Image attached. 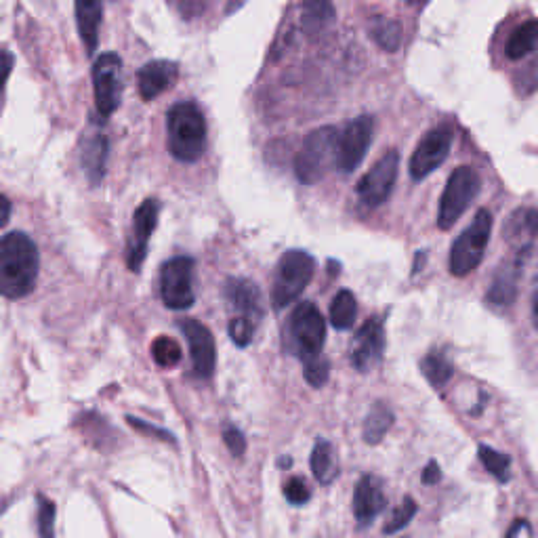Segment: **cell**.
Returning a JSON list of instances; mask_svg holds the SVG:
<instances>
[{
	"instance_id": "cell-1",
	"label": "cell",
	"mask_w": 538,
	"mask_h": 538,
	"mask_svg": "<svg viewBox=\"0 0 538 538\" xmlns=\"http://www.w3.org/2000/svg\"><path fill=\"white\" fill-rule=\"evenodd\" d=\"M38 248L22 232H13L0 240V295L22 299L30 295L38 278Z\"/></svg>"
},
{
	"instance_id": "cell-2",
	"label": "cell",
	"mask_w": 538,
	"mask_h": 538,
	"mask_svg": "<svg viewBox=\"0 0 538 538\" xmlns=\"http://www.w3.org/2000/svg\"><path fill=\"white\" fill-rule=\"evenodd\" d=\"M206 120L192 101H181L167 114L169 152L181 162H198L206 152Z\"/></svg>"
},
{
	"instance_id": "cell-3",
	"label": "cell",
	"mask_w": 538,
	"mask_h": 538,
	"mask_svg": "<svg viewBox=\"0 0 538 538\" xmlns=\"http://www.w3.org/2000/svg\"><path fill=\"white\" fill-rule=\"evenodd\" d=\"M339 129L320 127L309 133L295 158V175L299 183L314 185L337 167Z\"/></svg>"
},
{
	"instance_id": "cell-4",
	"label": "cell",
	"mask_w": 538,
	"mask_h": 538,
	"mask_svg": "<svg viewBox=\"0 0 538 538\" xmlns=\"http://www.w3.org/2000/svg\"><path fill=\"white\" fill-rule=\"evenodd\" d=\"M492 223H494L492 213L488 209H480L475 213L467 230L452 242L450 274L454 278H465L482 263L492 236Z\"/></svg>"
},
{
	"instance_id": "cell-5",
	"label": "cell",
	"mask_w": 538,
	"mask_h": 538,
	"mask_svg": "<svg viewBox=\"0 0 538 538\" xmlns=\"http://www.w3.org/2000/svg\"><path fill=\"white\" fill-rule=\"evenodd\" d=\"M482 190V179L471 167H459L454 169L452 175L448 177L446 190L440 200V211H438V227L440 230H450L454 227L465 211L469 209V204L478 198Z\"/></svg>"
},
{
	"instance_id": "cell-6",
	"label": "cell",
	"mask_w": 538,
	"mask_h": 538,
	"mask_svg": "<svg viewBox=\"0 0 538 538\" xmlns=\"http://www.w3.org/2000/svg\"><path fill=\"white\" fill-rule=\"evenodd\" d=\"M316 261L305 251H288L278 263V272L274 280V305L284 309L291 305L314 278Z\"/></svg>"
},
{
	"instance_id": "cell-7",
	"label": "cell",
	"mask_w": 538,
	"mask_h": 538,
	"mask_svg": "<svg viewBox=\"0 0 538 538\" xmlns=\"http://www.w3.org/2000/svg\"><path fill=\"white\" fill-rule=\"evenodd\" d=\"M160 295L164 305L175 312L194 305V261L190 257H175L162 265Z\"/></svg>"
},
{
	"instance_id": "cell-8",
	"label": "cell",
	"mask_w": 538,
	"mask_h": 538,
	"mask_svg": "<svg viewBox=\"0 0 538 538\" xmlns=\"http://www.w3.org/2000/svg\"><path fill=\"white\" fill-rule=\"evenodd\" d=\"M95 108L101 118H110L122 99V59L118 53H103L93 64Z\"/></svg>"
},
{
	"instance_id": "cell-9",
	"label": "cell",
	"mask_w": 538,
	"mask_h": 538,
	"mask_svg": "<svg viewBox=\"0 0 538 538\" xmlns=\"http://www.w3.org/2000/svg\"><path fill=\"white\" fill-rule=\"evenodd\" d=\"M291 339L301 360L322 354V345L326 339V322L314 303L303 301L297 305L291 316Z\"/></svg>"
},
{
	"instance_id": "cell-10",
	"label": "cell",
	"mask_w": 538,
	"mask_h": 538,
	"mask_svg": "<svg viewBox=\"0 0 538 538\" xmlns=\"http://www.w3.org/2000/svg\"><path fill=\"white\" fill-rule=\"evenodd\" d=\"M452 141L454 131L448 124L425 133L419 141L415 154L410 158V177L415 181H423L433 171L440 169L452 150Z\"/></svg>"
},
{
	"instance_id": "cell-11",
	"label": "cell",
	"mask_w": 538,
	"mask_h": 538,
	"mask_svg": "<svg viewBox=\"0 0 538 538\" xmlns=\"http://www.w3.org/2000/svg\"><path fill=\"white\" fill-rule=\"evenodd\" d=\"M372 135H375V118L372 116H358L339 131L337 167L343 173H354L360 167L370 148Z\"/></svg>"
},
{
	"instance_id": "cell-12",
	"label": "cell",
	"mask_w": 538,
	"mask_h": 538,
	"mask_svg": "<svg viewBox=\"0 0 538 538\" xmlns=\"http://www.w3.org/2000/svg\"><path fill=\"white\" fill-rule=\"evenodd\" d=\"M398 169H400V154L398 150H389L383 154L375 167H372L358 183V196L366 206H381L387 202V198L393 192V185L398 179Z\"/></svg>"
},
{
	"instance_id": "cell-13",
	"label": "cell",
	"mask_w": 538,
	"mask_h": 538,
	"mask_svg": "<svg viewBox=\"0 0 538 538\" xmlns=\"http://www.w3.org/2000/svg\"><path fill=\"white\" fill-rule=\"evenodd\" d=\"M160 217V202L156 198L143 200L133 215V236L129 240L127 265L131 272H139L148 255V240L156 232Z\"/></svg>"
},
{
	"instance_id": "cell-14",
	"label": "cell",
	"mask_w": 538,
	"mask_h": 538,
	"mask_svg": "<svg viewBox=\"0 0 538 538\" xmlns=\"http://www.w3.org/2000/svg\"><path fill=\"white\" fill-rule=\"evenodd\" d=\"M185 339L190 343V354L194 362V372L200 379H209L215 372L217 364V351L213 333L198 320H181L179 322Z\"/></svg>"
},
{
	"instance_id": "cell-15",
	"label": "cell",
	"mask_w": 538,
	"mask_h": 538,
	"mask_svg": "<svg viewBox=\"0 0 538 538\" xmlns=\"http://www.w3.org/2000/svg\"><path fill=\"white\" fill-rule=\"evenodd\" d=\"M385 349V330L379 318H370L362 324L351 343V364L360 372H368L379 364Z\"/></svg>"
},
{
	"instance_id": "cell-16",
	"label": "cell",
	"mask_w": 538,
	"mask_h": 538,
	"mask_svg": "<svg viewBox=\"0 0 538 538\" xmlns=\"http://www.w3.org/2000/svg\"><path fill=\"white\" fill-rule=\"evenodd\" d=\"M532 253V246H524L517 251L515 259L513 261H503V265L499 267V272H496L488 293H486V299L496 305V307H507L515 301V295H517V284H520V278L524 274V265L528 261Z\"/></svg>"
},
{
	"instance_id": "cell-17",
	"label": "cell",
	"mask_w": 538,
	"mask_h": 538,
	"mask_svg": "<svg viewBox=\"0 0 538 538\" xmlns=\"http://www.w3.org/2000/svg\"><path fill=\"white\" fill-rule=\"evenodd\" d=\"M137 76H139L141 99L152 101L175 85L179 76V66L171 59H156L143 66Z\"/></svg>"
},
{
	"instance_id": "cell-18",
	"label": "cell",
	"mask_w": 538,
	"mask_h": 538,
	"mask_svg": "<svg viewBox=\"0 0 538 538\" xmlns=\"http://www.w3.org/2000/svg\"><path fill=\"white\" fill-rule=\"evenodd\" d=\"M387 499H385V490L383 482L375 475H366V478L360 480L354 492V513L360 526H368L377 520V515L385 509Z\"/></svg>"
},
{
	"instance_id": "cell-19",
	"label": "cell",
	"mask_w": 538,
	"mask_h": 538,
	"mask_svg": "<svg viewBox=\"0 0 538 538\" xmlns=\"http://www.w3.org/2000/svg\"><path fill=\"white\" fill-rule=\"evenodd\" d=\"M225 295L238 318H246L255 324L261 320V293L259 288L242 278H232L225 286Z\"/></svg>"
},
{
	"instance_id": "cell-20",
	"label": "cell",
	"mask_w": 538,
	"mask_h": 538,
	"mask_svg": "<svg viewBox=\"0 0 538 538\" xmlns=\"http://www.w3.org/2000/svg\"><path fill=\"white\" fill-rule=\"evenodd\" d=\"M103 19V0H76V24L87 53L93 55L99 45V26Z\"/></svg>"
},
{
	"instance_id": "cell-21",
	"label": "cell",
	"mask_w": 538,
	"mask_h": 538,
	"mask_svg": "<svg viewBox=\"0 0 538 538\" xmlns=\"http://www.w3.org/2000/svg\"><path fill=\"white\" fill-rule=\"evenodd\" d=\"M108 164V137L93 131L82 139V169H85L89 181L93 185L101 183L103 175H106Z\"/></svg>"
},
{
	"instance_id": "cell-22",
	"label": "cell",
	"mask_w": 538,
	"mask_h": 538,
	"mask_svg": "<svg viewBox=\"0 0 538 538\" xmlns=\"http://www.w3.org/2000/svg\"><path fill=\"white\" fill-rule=\"evenodd\" d=\"M335 22V7L330 0H305L301 11V26L309 36H318Z\"/></svg>"
},
{
	"instance_id": "cell-23",
	"label": "cell",
	"mask_w": 538,
	"mask_h": 538,
	"mask_svg": "<svg viewBox=\"0 0 538 538\" xmlns=\"http://www.w3.org/2000/svg\"><path fill=\"white\" fill-rule=\"evenodd\" d=\"M536 40H538V24L536 19H528V22L517 26L511 36L507 38V47L505 55L511 61H520L526 59L530 53L536 49Z\"/></svg>"
},
{
	"instance_id": "cell-24",
	"label": "cell",
	"mask_w": 538,
	"mask_h": 538,
	"mask_svg": "<svg viewBox=\"0 0 538 538\" xmlns=\"http://www.w3.org/2000/svg\"><path fill=\"white\" fill-rule=\"evenodd\" d=\"M393 425V410L385 402H377L370 408L364 421L362 436L366 444H379Z\"/></svg>"
},
{
	"instance_id": "cell-25",
	"label": "cell",
	"mask_w": 538,
	"mask_h": 538,
	"mask_svg": "<svg viewBox=\"0 0 538 538\" xmlns=\"http://www.w3.org/2000/svg\"><path fill=\"white\" fill-rule=\"evenodd\" d=\"M312 471H314V478L324 486L333 484L339 475V461L335 457V448L330 446L328 442H318L314 446Z\"/></svg>"
},
{
	"instance_id": "cell-26",
	"label": "cell",
	"mask_w": 538,
	"mask_h": 538,
	"mask_svg": "<svg viewBox=\"0 0 538 538\" xmlns=\"http://www.w3.org/2000/svg\"><path fill=\"white\" fill-rule=\"evenodd\" d=\"M356 316H358V303H356V297L351 291H339L333 299V303H330V322H333V326L337 330H349L351 326H354L356 322Z\"/></svg>"
},
{
	"instance_id": "cell-27",
	"label": "cell",
	"mask_w": 538,
	"mask_h": 538,
	"mask_svg": "<svg viewBox=\"0 0 538 538\" xmlns=\"http://www.w3.org/2000/svg\"><path fill=\"white\" fill-rule=\"evenodd\" d=\"M534 234H536V213L534 209H520L517 211L507 227H505V236L507 240H522L524 246L534 242Z\"/></svg>"
},
{
	"instance_id": "cell-28",
	"label": "cell",
	"mask_w": 538,
	"mask_h": 538,
	"mask_svg": "<svg viewBox=\"0 0 538 538\" xmlns=\"http://www.w3.org/2000/svg\"><path fill=\"white\" fill-rule=\"evenodd\" d=\"M370 34L377 40V45L385 51H398L402 45V36H404L402 26L387 17L372 19Z\"/></svg>"
},
{
	"instance_id": "cell-29",
	"label": "cell",
	"mask_w": 538,
	"mask_h": 538,
	"mask_svg": "<svg viewBox=\"0 0 538 538\" xmlns=\"http://www.w3.org/2000/svg\"><path fill=\"white\" fill-rule=\"evenodd\" d=\"M421 370H423V375L427 377V381L438 389L450 381L454 368L448 362V358L442 354V351H431V354L421 362Z\"/></svg>"
},
{
	"instance_id": "cell-30",
	"label": "cell",
	"mask_w": 538,
	"mask_h": 538,
	"mask_svg": "<svg viewBox=\"0 0 538 538\" xmlns=\"http://www.w3.org/2000/svg\"><path fill=\"white\" fill-rule=\"evenodd\" d=\"M480 461L488 473H492L499 482H507L511 478V459L503 452H496L490 446H480Z\"/></svg>"
},
{
	"instance_id": "cell-31",
	"label": "cell",
	"mask_w": 538,
	"mask_h": 538,
	"mask_svg": "<svg viewBox=\"0 0 538 538\" xmlns=\"http://www.w3.org/2000/svg\"><path fill=\"white\" fill-rule=\"evenodd\" d=\"M152 356H154V360H156L158 366H162V368H173V366H177L181 362L183 351H181V345L175 339L158 337L152 343Z\"/></svg>"
},
{
	"instance_id": "cell-32",
	"label": "cell",
	"mask_w": 538,
	"mask_h": 538,
	"mask_svg": "<svg viewBox=\"0 0 538 538\" xmlns=\"http://www.w3.org/2000/svg\"><path fill=\"white\" fill-rule=\"evenodd\" d=\"M415 515H417V503H415V499H412V496H406V499L389 515V522L385 524V534L400 532L402 528H406L410 524V520Z\"/></svg>"
},
{
	"instance_id": "cell-33",
	"label": "cell",
	"mask_w": 538,
	"mask_h": 538,
	"mask_svg": "<svg viewBox=\"0 0 538 538\" xmlns=\"http://www.w3.org/2000/svg\"><path fill=\"white\" fill-rule=\"evenodd\" d=\"M38 532L40 538H55V505L38 496Z\"/></svg>"
},
{
	"instance_id": "cell-34",
	"label": "cell",
	"mask_w": 538,
	"mask_h": 538,
	"mask_svg": "<svg viewBox=\"0 0 538 538\" xmlns=\"http://www.w3.org/2000/svg\"><path fill=\"white\" fill-rule=\"evenodd\" d=\"M255 330H257V324L251 320L238 318V316L230 320V337L238 347H246L248 343H251L255 337Z\"/></svg>"
},
{
	"instance_id": "cell-35",
	"label": "cell",
	"mask_w": 538,
	"mask_h": 538,
	"mask_svg": "<svg viewBox=\"0 0 538 538\" xmlns=\"http://www.w3.org/2000/svg\"><path fill=\"white\" fill-rule=\"evenodd\" d=\"M303 366H305V379L312 383L314 387H322L326 383V379H328V362L322 358V354L303 360Z\"/></svg>"
},
{
	"instance_id": "cell-36",
	"label": "cell",
	"mask_w": 538,
	"mask_h": 538,
	"mask_svg": "<svg viewBox=\"0 0 538 538\" xmlns=\"http://www.w3.org/2000/svg\"><path fill=\"white\" fill-rule=\"evenodd\" d=\"M284 496L288 501H291L293 505H303L309 501V488L303 480L299 478H293V480H288L286 486H284Z\"/></svg>"
},
{
	"instance_id": "cell-37",
	"label": "cell",
	"mask_w": 538,
	"mask_h": 538,
	"mask_svg": "<svg viewBox=\"0 0 538 538\" xmlns=\"http://www.w3.org/2000/svg\"><path fill=\"white\" fill-rule=\"evenodd\" d=\"M223 440H225V446L230 448V452L234 454V457H242L244 450H246V440L242 436V431L236 429V427H227L223 431Z\"/></svg>"
},
{
	"instance_id": "cell-38",
	"label": "cell",
	"mask_w": 538,
	"mask_h": 538,
	"mask_svg": "<svg viewBox=\"0 0 538 538\" xmlns=\"http://www.w3.org/2000/svg\"><path fill=\"white\" fill-rule=\"evenodd\" d=\"M13 64H15L13 55L9 51H0V91H3L5 85H7L9 74L13 70Z\"/></svg>"
},
{
	"instance_id": "cell-39",
	"label": "cell",
	"mask_w": 538,
	"mask_h": 538,
	"mask_svg": "<svg viewBox=\"0 0 538 538\" xmlns=\"http://www.w3.org/2000/svg\"><path fill=\"white\" fill-rule=\"evenodd\" d=\"M505 538H534V530L528 520H515Z\"/></svg>"
},
{
	"instance_id": "cell-40",
	"label": "cell",
	"mask_w": 538,
	"mask_h": 538,
	"mask_svg": "<svg viewBox=\"0 0 538 538\" xmlns=\"http://www.w3.org/2000/svg\"><path fill=\"white\" fill-rule=\"evenodd\" d=\"M129 423H131L133 427H137L139 431H143V433H152V436H160V440H173L171 433L162 431V429H156V427H150V425H146V423H141L139 419H131V417H129Z\"/></svg>"
},
{
	"instance_id": "cell-41",
	"label": "cell",
	"mask_w": 538,
	"mask_h": 538,
	"mask_svg": "<svg viewBox=\"0 0 538 538\" xmlns=\"http://www.w3.org/2000/svg\"><path fill=\"white\" fill-rule=\"evenodd\" d=\"M423 482L427 486H433V484H438L440 482V467L438 463H429L423 471Z\"/></svg>"
},
{
	"instance_id": "cell-42",
	"label": "cell",
	"mask_w": 538,
	"mask_h": 538,
	"mask_svg": "<svg viewBox=\"0 0 538 538\" xmlns=\"http://www.w3.org/2000/svg\"><path fill=\"white\" fill-rule=\"evenodd\" d=\"M9 217H11V202L3 194H0V227L7 225Z\"/></svg>"
},
{
	"instance_id": "cell-43",
	"label": "cell",
	"mask_w": 538,
	"mask_h": 538,
	"mask_svg": "<svg viewBox=\"0 0 538 538\" xmlns=\"http://www.w3.org/2000/svg\"><path fill=\"white\" fill-rule=\"evenodd\" d=\"M246 3H248V0H227V13L238 11V9L244 7Z\"/></svg>"
}]
</instances>
